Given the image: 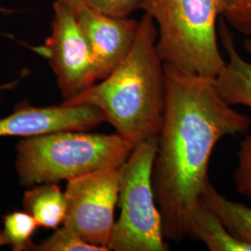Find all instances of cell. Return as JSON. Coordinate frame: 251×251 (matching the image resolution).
<instances>
[{
	"instance_id": "obj_1",
	"label": "cell",
	"mask_w": 251,
	"mask_h": 251,
	"mask_svg": "<svg viewBox=\"0 0 251 251\" xmlns=\"http://www.w3.org/2000/svg\"><path fill=\"white\" fill-rule=\"evenodd\" d=\"M164 65L167 95L152 187L166 239L180 242L186 237L190 213L210 182L216 144L227 136L247 134L251 118L221 99L213 79Z\"/></svg>"
},
{
	"instance_id": "obj_2",
	"label": "cell",
	"mask_w": 251,
	"mask_h": 251,
	"mask_svg": "<svg viewBox=\"0 0 251 251\" xmlns=\"http://www.w3.org/2000/svg\"><path fill=\"white\" fill-rule=\"evenodd\" d=\"M158 30L144 13L130 51L107 77L64 105H93L104 114L117 134L133 145L157 136L166 104L165 65L157 53Z\"/></svg>"
},
{
	"instance_id": "obj_3",
	"label": "cell",
	"mask_w": 251,
	"mask_h": 251,
	"mask_svg": "<svg viewBox=\"0 0 251 251\" xmlns=\"http://www.w3.org/2000/svg\"><path fill=\"white\" fill-rule=\"evenodd\" d=\"M133 148L117 132L60 130L22 140L15 165L23 185L58 183L93 171L119 169Z\"/></svg>"
},
{
	"instance_id": "obj_4",
	"label": "cell",
	"mask_w": 251,
	"mask_h": 251,
	"mask_svg": "<svg viewBox=\"0 0 251 251\" xmlns=\"http://www.w3.org/2000/svg\"><path fill=\"white\" fill-rule=\"evenodd\" d=\"M227 0H141L158 25L156 50L179 71L214 79L226 62L218 46L217 20Z\"/></svg>"
},
{
	"instance_id": "obj_5",
	"label": "cell",
	"mask_w": 251,
	"mask_h": 251,
	"mask_svg": "<svg viewBox=\"0 0 251 251\" xmlns=\"http://www.w3.org/2000/svg\"><path fill=\"white\" fill-rule=\"evenodd\" d=\"M156 149L157 136L135 145L119 168L120 216L108 246L110 251H170L152 187Z\"/></svg>"
},
{
	"instance_id": "obj_6",
	"label": "cell",
	"mask_w": 251,
	"mask_h": 251,
	"mask_svg": "<svg viewBox=\"0 0 251 251\" xmlns=\"http://www.w3.org/2000/svg\"><path fill=\"white\" fill-rule=\"evenodd\" d=\"M119 176V169H105L67 180L63 226L86 242L109 249L116 224Z\"/></svg>"
},
{
	"instance_id": "obj_7",
	"label": "cell",
	"mask_w": 251,
	"mask_h": 251,
	"mask_svg": "<svg viewBox=\"0 0 251 251\" xmlns=\"http://www.w3.org/2000/svg\"><path fill=\"white\" fill-rule=\"evenodd\" d=\"M34 50L49 61L63 100L71 99L98 82L92 52L76 12L59 0L53 4L50 35L43 45Z\"/></svg>"
},
{
	"instance_id": "obj_8",
	"label": "cell",
	"mask_w": 251,
	"mask_h": 251,
	"mask_svg": "<svg viewBox=\"0 0 251 251\" xmlns=\"http://www.w3.org/2000/svg\"><path fill=\"white\" fill-rule=\"evenodd\" d=\"M81 30L92 52L97 81L113 72L130 51L138 33L140 21L117 18L84 6L76 12Z\"/></svg>"
},
{
	"instance_id": "obj_9",
	"label": "cell",
	"mask_w": 251,
	"mask_h": 251,
	"mask_svg": "<svg viewBox=\"0 0 251 251\" xmlns=\"http://www.w3.org/2000/svg\"><path fill=\"white\" fill-rule=\"evenodd\" d=\"M106 122L101 110L93 105L35 107L22 103L9 116L0 118L1 137H32L60 130L88 131Z\"/></svg>"
},
{
	"instance_id": "obj_10",
	"label": "cell",
	"mask_w": 251,
	"mask_h": 251,
	"mask_svg": "<svg viewBox=\"0 0 251 251\" xmlns=\"http://www.w3.org/2000/svg\"><path fill=\"white\" fill-rule=\"evenodd\" d=\"M219 35L228 55V62L213 79L216 91L229 106L245 105L251 108V63L244 60L238 53L233 34L224 20H221Z\"/></svg>"
},
{
	"instance_id": "obj_11",
	"label": "cell",
	"mask_w": 251,
	"mask_h": 251,
	"mask_svg": "<svg viewBox=\"0 0 251 251\" xmlns=\"http://www.w3.org/2000/svg\"><path fill=\"white\" fill-rule=\"evenodd\" d=\"M186 236L203 243L210 251H251V246L233 237L219 217L200 200L189 216Z\"/></svg>"
},
{
	"instance_id": "obj_12",
	"label": "cell",
	"mask_w": 251,
	"mask_h": 251,
	"mask_svg": "<svg viewBox=\"0 0 251 251\" xmlns=\"http://www.w3.org/2000/svg\"><path fill=\"white\" fill-rule=\"evenodd\" d=\"M199 200L219 217L233 237L251 246V206L225 198L210 182Z\"/></svg>"
},
{
	"instance_id": "obj_13",
	"label": "cell",
	"mask_w": 251,
	"mask_h": 251,
	"mask_svg": "<svg viewBox=\"0 0 251 251\" xmlns=\"http://www.w3.org/2000/svg\"><path fill=\"white\" fill-rule=\"evenodd\" d=\"M24 207L34 217L39 227L56 229L64 222L65 197L57 183H42L27 190Z\"/></svg>"
},
{
	"instance_id": "obj_14",
	"label": "cell",
	"mask_w": 251,
	"mask_h": 251,
	"mask_svg": "<svg viewBox=\"0 0 251 251\" xmlns=\"http://www.w3.org/2000/svg\"><path fill=\"white\" fill-rule=\"evenodd\" d=\"M3 225L0 247H10L14 251H33L32 236L38 226L33 216L27 211H14L3 217Z\"/></svg>"
},
{
	"instance_id": "obj_15",
	"label": "cell",
	"mask_w": 251,
	"mask_h": 251,
	"mask_svg": "<svg viewBox=\"0 0 251 251\" xmlns=\"http://www.w3.org/2000/svg\"><path fill=\"white\" fill-rule=\"evenodd\" d=\"M36 251H107L109 249L84 241L78 234L63 226L45 241L35 245Z\"/></svg>"
},
{
	"instance_id": "obj_16",
	"label": "cell",
	"mask_w": 251,
	"mask_h": 251,
	"mask_svg": "<svg viewBox=\"0 0 251 251\" xmlns=\"http://www.w3.org/2000/svg\"><path fill=\"white\" fill-rule=\"evenodd\" d=\"M233 178L237 192L251 201V134L246 135L240 143Z\"/></svg>"
},
{
	"instance_id": "obj_17",
	"label": "cell",
	"mask_w": 251,
	"mask_h": 251,
	"mask_svg": "<svg viewBox=\"0 0 251 251\" xmlns=\"http://www.w3.org/2000/svg\"><path fill=\"white\" fill-rule=\"evenodd\" d=\"M223 17L236 31L251 36V0H227Z\"/></svg>"
},
{
	"instance_id": "obj_18",
	"label": "cell",
	"mask_w": 251,
	"mask_h": 251,
	"mask_svg": "<svg viewBox=\"0 0 251 251\" xmlns=\"http://www.w3.org/2000/svg\"><path fill=\"white\" fill-rule=\"evenodd\" d=\"M141 0H90L89 5L100 12L112 17L125 18L140 9Z\"/></svg>"
},
{
	"instance_id": "obj_19",
	"label": "cell",
	"mask_w": 251,
	"mask_h": 251,
	"mask_svg": "<svg viewBox=\"0 0 251 251\" xmlns=\"http://www.w3.org/2000/svg\"><path fill=\"white\" fill-rule=\"evenodd\" d=\"M59 1H61L63 4H65L68 7H70L75 12H77L84 6L89 5V1L90 0H59Z\"/></svg>"
},
{
	"instance_id": "obj_20",
	"label": "cell",
	"mask_w": 251,
	"mask_h": 251,
	"mask_svg": "<svg viewBox=\"0 0 251 251\" xmlns=\"http://www.w3.org/2000/svg\"><path fill=\"white\" fill-rule=\"evenodd\" d=\"M17 84H18V81H12V82H9V83H7V84H2V85H0V94H1V92H3V91L12 90Z\"/></svg>"
},
{
	"instance_id": "obj_21",
	"label": "cell",
	"mask_w": 251,
	"mask_h": 251,
	"mask_svg": "<svg viewBox=\"0 0 251 251\" xmlns=\"http://www.w3.org/2000/svg\"><path fill=\"white\" fill-rule=\"evenodd\" d=\"M244 49H245L249 53L251 54V38L246 39V40L244 41Z\"/></svg>"
},
{
	"instance_id": "obj_22",
	"label": "cell",
	"mask_w": 251,
	"mask_h": 251,
	"mask_svg": "<svg viewBox=\"0 0 251 251\" xmlns=\"http://www.w3.org/2000/svg\"><path fill=\"white\" fill-rule=\"evenodd\" d=\"M0 11H6V9H2V8H1V7H0Z\"/></svg>"
}]
</instances>
